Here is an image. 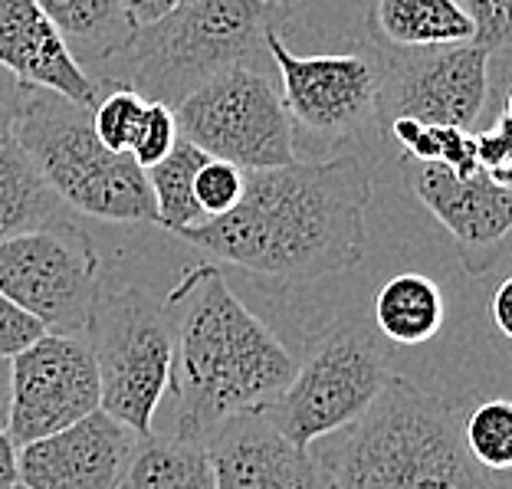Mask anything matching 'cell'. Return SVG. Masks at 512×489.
<instances>
[{"mask_svg": "<svg viewBox=\"0 0 512 489\" xmlns=\"http://www.w3.org/2000/svg\"><path fill=\"white\" fill-rule=\"evenodd\" d=\"M10 411V358H0V430L7 427Z\"/></svg>", "mask_w": 512, "mask_h": 489, "instance_id": "34", "label": "cell"}, {"mask_svg": "<svg viewBox=\"0 0 512 489\" xmlns=\"http://www.w3.org/2000/svg\"><path fill=\"white\" fill-rule=\"evenodd\" d=\"M378 112L388 128L394 119L421 125L470 128L483 119L493 99V60L476 43L430 46V50H388L378 46Z\"/></svg>", "mask_w": 512, "mask_h": 489, "instance_id": "10", "label": "cell"}, {"mask_svg": "<svg viewBox=\"0 0 512 489\" xmlns=\"http://www.w3.org/2000/svg\"><path fill=\"white\" fill-rule=\"evenodd\" d=\"M99 411V371L83 335L43 332L10 358V411L4 434L17 450L60 434Z\"/></svg>", "mask_w": 512, "mask_h": 489, "instance_id": "12", "label": "cell"}, {"mask_svg": "<svg viewBox=\"0 0 512 489\" xmlns=\"http://www.w3.org/2000/svg\"><path fill=\"white\" fill-rule=\"evenodd\" d=\"M266 4H273V7H289V4H296V0H266Z\"/></svg>", "mask_w": 512, "mask_h": 489, "instance_id": "35", "label": "cell"}, {"mask_svg": "<svg viewBox=\"0 0 512 489\" xmlns=\"http://www.w3.org/2000/svg\"><path fill=\"white\" fill-rule=\"evenodd\" d=\"M463 440L473 460L486 470L509 473L512 467V404L493 398L463 417Z\"/></svg>", "mask_w": 512, "mask_h": 489, "instance_id": "23", "label": "cell"}, {"mask_svg": "<svg viewBox=\"0 0 512 489\" xmlns=\"http://www.w3.org/2000/svg\"><path fill=\"white\" fill-rule=\"evenodd\" d=\"M279 17H286V7L266 0H181L161 20L135 27L132 40L92 76V83L99 89L125 86L174 109L207 79L266 56L263 37Z\"/></svg>", "mask_w": 512, "mask_h": 489, "instance_id": "4", "label": "cell"}, {"mask_svg": "<svg viewBox=\"0 0 512 489\" xmlns=\"http://www.w3.org/2000/svg\"><path fill=\"white\" fill-rule=\"evenodd\" d=\"M14 138L63 207L115 224H155L145 171L99 142L92 132V109L56 92L30 89Z\"/></svg>", "mask_w": 512, "mask_h": 489, "instance_id": "5", "label": "cell"}, {"mask_svg": "<svg viewBox=\"0 0 512 489\" xmlns=\"http://www.w3.org/2000/svg\"><path fill=\"white\" fill-rule=\"evenodd\" d=\"M178 135L207 158L230 161L243 171L283 168L299 161L296 128L263 69H227L171 109Z\"/></svg>", "mask_w": 512, "mask_h": 489, "instance_id": "8", "label": "cell"}, {"mask_svg": "<svg viewBox=\"0 0 512 489\" xmlns=\"http://www.w3.org/2000/svg\"><path fill=\"white\" fill-rule=\"evenodd\" d=\"M493 319L499 325V332L512 339V279H503L493 293Z\"/></svg>", "mask_w": 512, "mask_h": 489, "instance_id": "32", "label": "cell"}, {"mask_svg": "<svg viewBox=\"0 0 512 489\" xmlns=\"http://www.w3.org/2000/svg\"><path fill=\"white\" fill-rule=\"evenodd\" d=\"M407 188L417 194L430 214L450 230L470 273H490L503 263L512 227L509 188L486 178L483 171L460 178L434 161H401Z\"/></svg>", "mask_w": 512, "mask_h": 489, "instance_id": "13", "label": "cell"}, {"mask_svg": "<svg viewBox=\"0 0 512 489\" xmlns=\"http://www.w3.org/2000/svg\"><path fill=\"white\" fill-rule=\"evenodd\" d=\"M512 122H509V92L499 96L496 102V119L486 125V132L473 135L476 142V161H480V171L486 178H493L496 184L509 188L512 181Z\"/></svg>", "mask_w": 512, "mask_h": 489, "instance_id": "27", "label": "cell"}, {"mask_svg": "<svg viewBox=\"0 0 512 489\" xmlns=\"http://www.w3.org/2000/svg\"><path fill=\"white\" fill-rule=\"evenodd\" d=\"M371 30L388 50H430V46L473 43V20L457 0H375Z\"/></svg>", "mask_w": 512, "mask_h": 489, "instance_id": "18", "label": "cell"}, {"mask_svg": "<svg viewBox=\"0 0 512 489\" xmlns=\"http://www.w3.org/2000/svg\"><path fill=\"white\" fill-rule=\"evenodd\" d=\"M119 489H217V483L201 440L151 430L138 440Z\"/></svg>", "mask_w": 512, "mask_h": 489, "instance_id": "20", "label": "cell"}, {"mask_svg": "<svg viewBox=\"0 0 512 489\" xmlns=\"http://www.w3.org/2000/svg\"><path fill=\"white\" fill-rule=\"evenodd\" d=\"M207 161L201 148L178 138L165 161L145 171L151 201H155V224H161L168 234L178 237L181 230L201 224L204 214L194 201V174Z\"/></svg>", "mask_w": 512, "mask_h": 489, "instance_id": "22", "label": "cell"}, {"mask_svg": "<svg viewBox=\"0 0 512 489\" xmlns=\"http://www.w3.org/2000/svg\"><path fill=\"white\" fill-rule=\"evenodd\" d=\"M0 293L53 335H86L99 296V256L73 220L0 243Z\"/></svg>", "mask_w": 512, "mask_h": 489, "instance_id": "9", "label": "cell"}, {"mask_svg": "<svg viewBox=\"0 0 512 489\" xmlns=\"http://www.w3.org/2000/svg\"><path fill=\"white\" fill-rule=\"evenodd\" d=\"M63 201L14 135L0 138V243L63 220Z\"/></svg>", "mask_w": 512, "mask_h": 489, "instance_id": "19", "label": "cell"}, {"mask_svg": "<svg viewBox=\"0 0 512 489\" xmlns=\"http://www.w3.org/2000/svg\"><path fill=\"white\" fill-rule=\"evenodd\" d=\"M30 86H23L17 76H10L4 66H0V138L14 135V128L20 122V112L27 106Z\"/></svg>", "mask_w": 512, "mask_h": 489, "instance_id": "30", "label": "cell"}, {"mask_svg": "<svg viewBox=\"0 0 512 489\" xmlns=\"http://www.w3.org/2000/svg\"><path fill=\"white\" fill-rule=\"evenodd\" d=\"M17 489H23V486H17Z\"/></svg>", "mask_w": 512, "mask_h": 489, "instance_id": "36", "label": "cell"}, {"mask_svg": "<svg viewBox=\"0 0 512 489\" xmlns=\"http://www.w3.org/2000/svg\"><path fill=\"white\" fill-rule=\"evenodd\" d=\"M119 4L125 7V14L132 17L135 27H148V23H155L165 14H171L181 0H119Z\"/></svg>", "mask_w": 512, "mask_h": 489, "instance_id": "31", "label": "cell"}, {"mask_svg": "<svg viewBox=\"0 0 512 489\" xmlns=\"http://www.w3.org/2000/svg\"><path fill=\"white\" fill-rule=\"evenodd\" d=\"M371 174L355 155L247 171L240 204L181 230L217 263L293 286L362 263Z\"/></svg>", "mask_w": 512, "mask_h": 489, "instance_id": "1", "label": "cell"}, {"mask_svg": "<svg viewBox=\"0 0 512 489\" xmlns=\"http://www.w3.org/2000/svg\"><path fill=\"white\" fill-rule=\"evenodd\" d=\"M86 332L99 371V411L148 437L171 371V329L161 302L138 286L99 289Z\"/></svg>", "mask_w": 512, "mask_h": 489, "instance_id": "6", "label": "cell"}, {"mask_svg": "<svg viewBox=\"0 0 512 489\" xmlns=\"http://www.w3.org/2000/svg\"><path fill=\"white\" fill-rule=\"evenodd\" d=\"M243 188H247V171L220 158H207L194 174V201L201 207L204 220L234 211L243 197Z\"/></svg>", "mask_w": 512, "mask_h": 489, "instance_id": "25", "label": "cell"}, {"mask_svg": "<svg viewBox=\"0 0 512 489\" xmlns=\"http://www.w3.org/2000/svg\"><path fill=\"white\" fill-rule=\"evenodd\" d=\"M138 434L92 411L60 434L40 437L17 450L23 489H119L122 473L138 447Z\"/></svg>", "mask_w": 512, "mask_h": 489, "instance_id": "14", "label": "cell"}, {"mask_svg": "<svg viewBox=\"0 0 512 489\" xmlns=\"http://www.w3.org/2000/svg\"><path fill=\"white\" fill-rule=\"evenodd\" d=\"M325 489H509L473 460L460 407L391 375L365 414L306 447Z\"/></svg>", "mask_w": 512, "mask_h": 489, "instance_id": "3", "label": "cell"}, {"mask_svg": "<svg viewBox=\"0 0 512 489\" xmlns=\"http://www.w3.org/2000/svg\"><path fill=\"white\" fill-rule=\"evenodd\" d=\"M50 20L66 53L92 79L132 40L135 23L119 0H33Z\"/></svg>", "mask_w": 512, "mask_h": 489, "instance_id": "17", "label": "cell"}, {"mask_svg": "<svg viewBox=\"0 0 512 489\" xmlns=\"http://www.w3.org/2000/svg\"><path fill=\"white\" fill-rule=\"evenodd\" d=\"M43 335V325L0 293V358H14Z\"/></svg>", "mask_w": 512, "mask_h": 489, "instance_id": "29", "label": "cell"}, {"mask_svg": "<svg viewBox=\"0 0 512 489\" xmlns=\"http://www.w3.org/2000/svg\"><path fill=\"white\" fill-rule=\"evenodd\" d=\"M20 476H17V447L10 444L7 434L0 430V489H17Z\"/></svg>", "mask_w": 512, "mask_h": 489, "instance_id": "33", "label": "cell"}, {"mask_svg": "<svg viewBox=\"0 0 512 489\" xmlns=\"http://www.w3.org/2000/svg\"><path fill=\"white\" fill-rule=\"evenodd\" d=\"M171 329L168 427L158 434L207 440L247 411H263L293 381L296 355L237 299L217 263H197L161 302Z\"/></svg>", "mask_w": 512, "mask_h": 489, "instance_id": "2", "label": "cell"}, {"mask_svg": "<svg viewBox=\"0 0 512 489\" xmlns=\"http://www.w3.org/2000/svg\"><path fill=\"white\" fill-rule=\"evenodd\" d=\"M388 378V355L375 329L358 319H345L319 335L306 358L296 362L286 391L260 414L286 440L309 447L312 440L365 414Z\"/></svg>", "mask_w": 512, "mask_h": 489, "instance_id": "7", "label": "cell"}, {"mask_svg": "<svg viewBox=\"0 0 512 489\" xmlns=\"http://www.w3.org/2000/svg\"><path fill=\"white\" fill-rule=\"evenodd\" d=\"M444 293L430 276L401 273L375 296V329L398 345H424L444 329Z\"/></svg>", "mask_w": 512, "mask_h": 489, "instance_id": "21", "label": "cell"}, {"mask_svg": "<svg viewBox=\"0 0 512 489\" xmlns=\"http://www.w3.org/2000/svg\"><path fill=\"white\" fill-rule=\"evenodd\" d=\"M473 20V43L490 53V60H506L509 50V0H457Z\"/></svg>", "mask_w": 512, "mask_h": 489, "instance_id": "28", "label": "cell"}, {"mask_svg": "<svg viewBox=\"0 0 512 489\" xmlns=\"http://www.w3.org/2000/svg\"><path fill=\"white\" fill-rule=\"evenodd\" d=\"M178 138L181 135H178V122H174V112L168 106H161V102H148L142 125H138V132H135V142L128 148V158L142 171H148L171 155Z\"/></svg>", "mask_w": 512, "mask_h": 489, "instance_id": "26", "label": "cell"}, {"mask_svg": "<svg viewBox=\"0 0 512 489\" xmlns=\"http://www.w3.org/2000/svg\"><path fill=\"white\" fill-rule=\"evenodd\" d=\"M204 447L217 489H325L309 450L286 440L260 411L230 417Z\"/></svg>", "mask_w": 512, "mask_h": 489, "instance_id": "15", "label": "cell"}, {"mask_svg": "<svg viewBox=\"0 0 512 489\" xmlns=\"http://www.w3.org/2000/svg\"><path fill=\"white\" fill-rule=\"evenodd\" d=\"M148 99L125 86H106L99 92L96 106H92V132L109 151L128 155V148L135 142V132L142 125Z\"/></svg>", "mask_w": 512, "mask_h": 489, "instance_id": "24", "label": "cell"}, {"mask_svg": "<svg viewBox=\"0 0 512 489\" xmlns=\"http://www.w3.org/2000/svg\"><path fill=\"white\" fill-rule=\"evenodd\" d=\"M266 56L279 73V99L289 122L302 132L339 142L375 119L378 112V56L371 53H316L299 56L279 37L266 30Z\"/></svg>", "mask_w": 512, "mask_h": 489, "instance_id": "11", "label": "cell"}, {"mask_svg": "<svg viewBox=\"0 0 512 489\" xmlns=\"http://www.w3.org/2000/svg\"><path fill=\"white\" fill-rule=\"evenodd\" d=\"M0 66L23 86L56 92L92 109L99 86L79 69L33 0H0Z\"/></svg>", "mask_w": 512, "mask_h": 489, "instance_id": "16", "label": "cell"}]
</instances>
